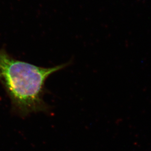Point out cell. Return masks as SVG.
I'll return each instance as SVG.
<instances>
[{
	"label": "cell",
	"mask_w": 151,
	"mask_h": 151,
	"mask_svg": "<svg viewBox=\"0 0 151 151\" xmlns=\"http://www.w3.org/2000/svg\"><path fill=\"white\" fill-rule=\"evenodd\" d=\"M67 65L66 63L52 68L39 67L16 60L0 50V81L15 111L26 116L45 109L42 96L46 80Z\"/></svg>",
	"instance_id": "1"
}]
</instances>
